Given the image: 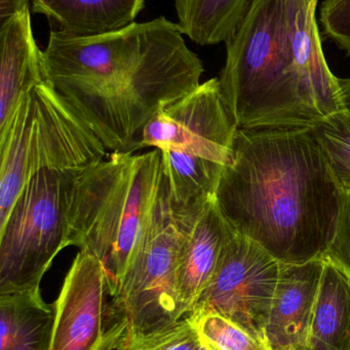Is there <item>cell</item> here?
I'll return each instance as SVG.
<instances>
[{
  "label": "cell",
  "mask_w": 350,
  "mask_h": 350,
  "mask_svg": "<svg viewBox=\"0 0 350 350\" xmlns=\"http://www.w3.org/2000/svg\"><path fill=\"white\" fill-rule=\"evenodd\" d=\"M201 210L185 214L173 209L162 170L143 242L109 302L108 350H116L129 337L164 330L187 317L179 297V254Z\"/></svg>",
  "instance_id": "cell-6"
},
{
  "label": "cell",
  "mask_w": 350,
  "mask_h": 350,
  "mask_svg": "<svg viewBox=\"0 0 350 350\" xmlns=\"http://www.w3.org/2000/svg\"><path fill=\"white\" fill-rule=\"evenodd\" d=\"M160 151L162 174L175 211L195 213L215 199L225 166L176 150Z\"/></svg>",
  "instance_id": "cell-18"
},
{
  "label": "cell",
  "mask_w": 350,
  "mask_h": 350,
  "mask_svg": "<svg viewBox=\"0 0 350 350\" xmlns=\"http://www.w3.org/2000/svg\"><path fill=\"white\" fill-rule=\"evenodd\" d=\"M42 57L47 81L110 153L143 149L146 125L203 73L179 25L164 16L98 36L51 32Z\"/></svg>",
  "instance_id": "cell-1"
},
{
  "label": "cell",
  "mask_w": 350,
  "mask_h": 350,
  "mask_svg": "<svg viewBox=\"0 0 350 350\" xmlns=\"http://www.w3.org/2000/svg\"><path fill=\"white\" fill-rule=\"evenodd\" d=\"M232 230L215 199L191 224L181 247L177 271L179 297L187 317L211 280Z\"/></svg>",
  "instance_id": "cell-14"
},
{
  "label": "cell",
  "mask_w": 350,
  "mask_h": 350,
  "mask_svg": "<svg viewBox=\"0 0 350 350\" xmlns=\"http://www.w3.org/2000/svg\"><path fill=\"white\" fill-rule=\"evenodd\" d=\"M197 350H211V349H208V347H205V345H201V347H199V349H197Z\"/></svg>",
  "instance_id": "cell-27"
},
{
  "label": "cell",
  "mask_w": 350,
  "mask_h": 350,
  "mask_svg": "<svg viewBox=\"0 0 350 350\" xmlns=\"http://www.w3.org/2000/svg\"><path fill=\"white\" fill-rule=\"evenodd\" d=\"M225 43L218 79L238 129H314L324 121L288 44L284 0H253Z\"/></svg>",
  "instance_id": "cell-3"
},
{
  "label": "cell",
  "mask_w": 350,
  "mask_h": 350,
  "mask_svg": "<svg viewBox=\"0 0 350 350\" xmlns=\"http://www.w3.org/2000/svg\"><path fill=\"white\" fill-rule=\"evenodd\" d=\"M306 350H350V279L326 257Z\"/></svg>",
  "instance_id": "cell-16"
},
{
  "label": "cell",
  "mask_w": 350,
  "mask_h": 350,
  "mask_svg": "<svg viewBox=\"0 0 350 350\" xmlns=\"http://www.w3.org/2000/svg\"><path fill=\"white\" fill-rule=\"evenodd\" d=\"M253 0H175L177 24L185 36L199 45L226 42Z\"/></svg>",
  "instance_id": "cell-19"
},
{
  "label": "cell",
  "mask_w": 350,
  "mask_h": 350,
  "mask_svg": "<svg viewBox=\"0 0 350 350\" xmlns=\"http://www.w3.org/2000/svg\"><path fill=\"white\" fill-rule=\"evenodd\" d=\"M279 271L281 262L271 253L232 230L215 271L189 316L221 314L266 345L265 329Z\"/></svg>",
  "instance_id": "cell-8"
},
{
  "label": "cell",
  "mask_w": 350,
  "mask_h": 350,
  "mask_svg": "<svg viewBox=\"0 0 350 350\" xmlns=\"http://www.w3.org/2000/svg\"><path fill=\"white\" fill-rule=\"evenodd\" d=\"M53 316L40 290L0 294V350H49Z\"/></svg>",
  "instance_id": "cell-17"
},
{
  "label": "cell",
  "mask_w": 350,
  "mask_h": 350,
  "mask_svg": "<svg viewBox=\"0 0 350 350\" xmlns=\"http://www.w3.org/2000/svg\"><path fill=\"white\" fill-rule=\"evenodd\" d=\"M201 343L211 350H269L229 319L215 312L188 316Z\"/></svg>",
  "instance_id": "cell-20"
},
{
  "label": "cell",
  "mask_w": 350,
  "mask_h": 350,
  "mask_svg": "<svg viewBox=\"0 0 350 350\" xmlns=\"http://www.w3.org/2000/svg\"><path fill=\"white\" fill-rule=\"evenodd\" d=\"M339 83H340L341 90H342V98L345 107L350 108V78H345V79L339 78Z\"/></svg>",
  "instance_id": "cell-26"
},
{
  "label": "cell",
  "mask_w": 350,
  "mask_h": 350,
  "mask_svg": "<svg viewBox=\"0 0 350 350\" xmlns=\"http://www.w3.org/2000/svg\"><path fill=\"white\" fill-rule=\"evenodd\" d=\"M318 0H284L286 34L296 67L314 108L326 120L347 110L339 78L329 68L316 23Z\"/></svg>",
  "instance_id": "cell-12"
},
{
  "label": "cell",
  "mask_w": 350,
  "mask_h": 350,
  "mask_svg": "<svg viewBox=\"0 0 350 350\" xmlns=\"http://www.w3.org/2000/svg\"><path fill=\"white\" fill-rule=\"evenodd\" d=\"M323 30L350 57V0H326L320 12Z\"/></svg>",
  "instance_id": "cell-23"
},
{
  "label": "cell",
  "mask_w": 350,
  "mask_h": 350,
  "mask_svg": "<svg viewBox=\"0 0 350 350\" xmlns=\"http://www.w3.org/2000/svg\"><path fill=\"white\" fill-rule=\"evenodd\" d=\"M201 345L195 325L185 317L164 330L129 337L116 350H197Z\"/></svg>",
  "instance_id": "cell-22"
},
{
  "label": "cell",
  "mask_w": 350,
  "mask_h": 350,
  "mask_svg": "<svg viewBox=\"0 0 350 350\" xmlns=\"http://www.w3.org/2000/svg\"><path fill=\"white\" fill-rule=\"evenodd\" d=\"M108 283L98 258L79 251L53 304L49 350H108Z\"/></svg>",
  "instance_id": "cell-10"
},
{
  "label": "cell",
  "mask_w": 350,
  "mask_h": 350,
  "mask_svg": "<svg viewBox=\"0 0 350 350\" xmlns=\"http://www.w3.org/2000/svg\"><path fill=\"white\" fill-rule=\"evenodd\" d=\"M31 3L33 12L49 20L51 32L90 37L135 23L145 0H31Z\"/></svg>",
  "instance_id": "cell-15"
},
{
  "label": "cell",
  "mask_w": 350,
  "mask_h": 350,
  "mask_svg": "<svg viewBox=\"0 0 350 350\" xmlns=\"http://www.w3.org/2000/svg\"><path fill=\"white\" fill-rule=\"evenodd\" d=\"M0 133L22 98L47 80L42 51L35 42L30 8L0 25Z\"/></svg>",
  "instance_id": "cell-13"
},
{
  "label": "cell",
  "mask_w": 350,
  "mask_h": 350,
  "mask_svg": "<svg viewBox=\"0 0 350 350\" xmlns=\"http://www.w3.org/2000/svg\"><path fill=\"white\" fill-rule=\"evenodd\" d=\"M345 198L314 129H238L215 201L234 232L302 263L326 256Z\"/></svg>",
  "instance_id": "cell-2"
},
{
  "label": "cell",
  "mask_w": 350,
  "mask_h": 350,
  "mask_svg": "<svg viewBox=\"0 0 350 350\" xmlns=\"http://www.w3.org/2000/svg\"><path fill=\"white\" fill-rule=\"evenodd\" d=\"M218 78L162 107L146 125L144 148L176 150L229 165L238 133Z\"/></svg>",
  "instance_id": "cell-9"
},
{
  "label": "cell",
  "mask_w": 350,
  "mask_h": 350,
  "mask_svg": "<svg viewBox=\"0 0 350 350\" xmlns=\"http://www.w3.org/2000/svg\"><path fill=\"white\" fill-rule=\"evenodd\" d=\"M31 0H0V24L28 10Z\"/></svg>",
  "instance_id": "cell-25"
},
{
  "label": "cell",
  "mask_w": 350,
  "mask_h": 350,
  "mask_svg": "<svg viewBox=\"0 0 350 350\" xmlns=\"http://www.w3.org/2000/svg\"><path fill=\"white\" fill-rule=\"evenodd\" d=\"M80 172L41 170L23 187L0 224V294L40 290L43 275L67 247L70 203Z\"/></svg>",
  "instance_id": "cell-7"
},
{
  "label": "cell",
  "mask_w": 350,
  "mask_h": 350,
  "mask_svg": "<svg viewBox=\"0 0 350 350\" xmlns=\"http://www.w3.org/2000/svg\"><path fill=\"white\" fill-rule=\"evenodd\" d=\"M324 267L325 257L281 263L265 329L269 350H306Z\"/></svg>",
  "instance_id": "cell-11"
},
{
  "label": "cell",
  "mask_w": 350,
  "mask_h": 350,
  "mask_svg": "<svg viewBox=\"0 0 350 350\" xmlns=\"http://www.w3.org/2000/svg\"><path fill=\"white\" fill-rule=\"evenodd\" d=\"M314 131L337 178L350 191V108L329 117Z\"/></svg>",
  "instance_id": "cell-21"
},
{
  "label": "cell",
  "mask_w": 350,
  "mask_h": 350,
  "mask_svg": "<svg viewBox=\"0 0 350 350\" xmlns=\"http://www.w3.org/2000/svg\"><path fill=\"white\" fill-rule=\"evenodd\" d=\"M162 151L109 153L76 179L68 215L67 247L102 263L109 296L139 251L158 198Z\"/></svg>",
  "instance_id": "cell-4"
},
{
  "label": "cell",
  "mask_w": 350,
  "mask_h": 350,
  "mask_svg": "<svg viewBox=\"0 0 350 350\" xmlns=\"http://www.w3.org/2000/svg\"><path fill=\"white\" fill-rule=\"evenodd\" d=\"M77 112L45 80L21 100L0 133V224L41 170L82 172L108 155Z\"/></svg>",
  "instance_id": "cell-5"
},
{
  "label": "cell",
  "mask_w": 350,
  "mask_h": 350,
  "mask_svg": "<svg viewBox=\"0 0 350 350\" xmlns=\"http://www.w3.org/2000/svg\"><path fill=\"white\" fill-rule=\"evenodd\" d=\"M326 258L342 269L350 279V191L345 189V205L336 237Z\"/></svg>",
  "instance_id": "cell-24"
}]
</instances>
